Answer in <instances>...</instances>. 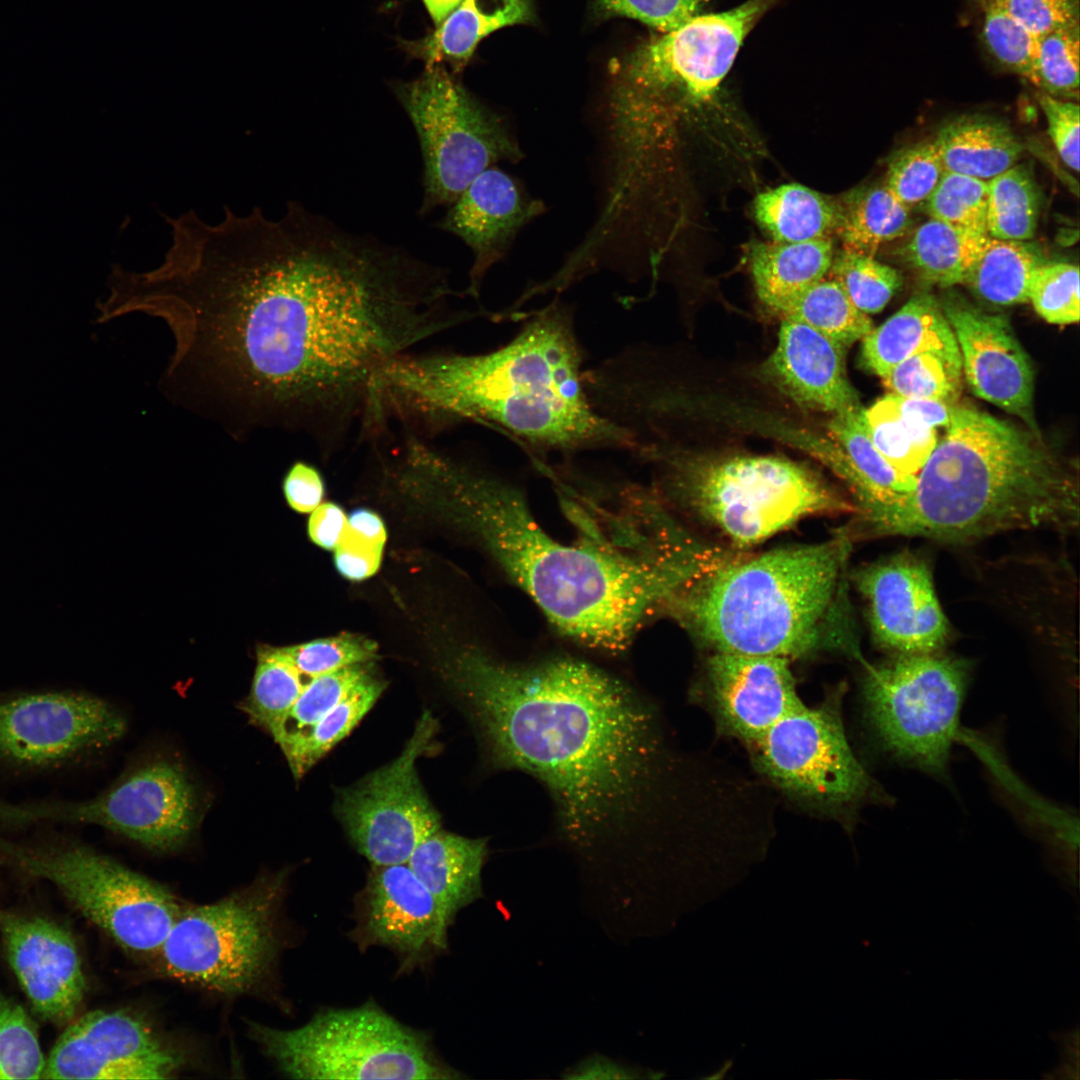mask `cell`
Listing matches in <instances>:
<instances>
[{"label":"cell","mask_w":1080,"mask_h":1080,"mask_svg":"<svg viewBox=\"0 0 1080 1080\" xmlns=\"http://www.w3.org/2000/svg\"><path fill=\"white\" fill-rule=\"evenodd\" d=\"M348 936L361 952L391 951L397 975L424 970L448 949V931L435 899L407 863L371 865L354 897Z\"/></svg>","instance_id":"obj_18"},{"label":"cell","mask_w":1080,"mask_h":1080,"mask_svg":"<svg viewBox=\"0 0 1080 1080\" xmlns=\"http://www.w3.org/2000/svg\"><path fill=\"white\" fill-rule=\"evenodd\" d=\"M419 138L424 171L420 214L450 206L495 163L522 152L508 129L439 68L396 88Z\"/></svg>","instance_id":"obj_13"},{"label":"cell","mask_w":1080,"mask_h":1080,"mask_svg":"<svg viewBox=\"0 0 1080 1080\" xmlns=\"http://www.w3.org/2000/svg\"><path fill=\"white\" fill-rule=\"evenodd\" d=\"M436 482L467 513L504 570L561 632L583 645L623 651L649 608L674 585L672 571L558 542L532 517L512 486L477 474L445 455Z\"/></svg>","instance_id":"obj_5"},{"label":"cell","mask_w":1080,"mask_h":1080,"mask_svg":"<svg viewBox=\"0 0 1080 1080\" xmlns=\"http://www.w3.org/2000/svg\"><path fill=\"white\" fill-rule=\"evenodd\" d=\"M1079 25L1037 39L1033 84L1064 100L1079 95Z\"/></svg>","instance_id":"obj_47"},{"label":"cell","mask_w":1080,"mask_h":1080,"mask_svg":"<svg viewBox=\"0 0 1080 1080\" xmlns=\"http://www.w3.org/2000/svg\"><path fill=\"white\" fill-rule=\"evenodd\" d=\"M1079 522L1073 469L1034 435L973 407L953 408L949 426L907 499L862 532L961 542Z\"/></svg>","instance_id":"obj_4"},{"label":"cell","mask_w":1080,"mask_h":1080,"mask_svg":"<svg viewBox=\"0 0 1080 1080\" xmlns=\"http://www.w3.org/2000/svg\"><path fill=\"white\" fill-rule=\"evenodd\" d=\"M846 347L814 328L783 319L765 365L770 380L798 405L832 415L859 406L845 366Z\"/></svg>","instance_id":"obj_25"},{"label":"cell","mask_w":1080,"mask_h":1080,"mask_svg":"<svg viewBox=\"0 0 1080 1080\" xmlns=\"http://www.w3.org/2000/svg\"><path fill=\"white\" fill-rule=\"evenodd\" d=\"M946 289L939 303L970 389L1035 430L1033 368L1008 319L980 309L952 287Z\"/></svg>","instance_id":"obj_21"},{"label":"cell","mask_w":1080,"mask_h":1080,"mask_svg":"<svg viewBox=\"0 0 1080 1080\" xmlns=\"http://www.w3.org/2000/svg\"><path fill=\"white\" fill-rule=\"evenodd\" d=\"M951 413L948 403L892 393L862 408L872 443L896 471L907 477H917L938 443V428L948 427Z\"/></svg>","instance_id":"obj_27"},{"label":"cell","mask_w":1080,"mask_h":1080,"mask_svg":"<svg viewBox=\"0 0 1080 1080\" xmlns=\"http://www.w3.org/2000/svg\"><path fill=\"white\" fill-rule=\"evenodd\" d=\"M485 838H469L441 828L422 840L407 861L435 899L450 927L459 912L483 896Z\"/></svg>","instance_id":"obj_28"},{"label":"cell","mask_w":1080,"mask_h":1080,"mask_svg":"<svg viewBox=\"0 0 1080 1080\" xmlns=\"http://www.w3.org/2000/svg\"><path fill=\"white\" fill-rule=\"evenodd\" d=\"M931 348L958 345L939 300L921 292L863 338L862 362L882 378L909 356Z\"/></svg>","instance_id":"obj_29"},{"label":"cell","mask_w":1080,"mask_h":1080,"mask_svg":"<svg viewBox=\"0 0 1080 1080\" xmlns=\"http://www.w3.org/2000/svg\"><path fill=\"white\" fill-rule=\"evenodd\" d=\"M865 667L864 709L881 747L898 762L947 778L969 664L932 653L895 655Z\"/></svg>","instance_id":"obj_12"},{"label":"cell","mask_w":1080,"mask_h":1080,"mask_svg":"<svg viewBox=\"0 0 1080 1080\" xmlns=\"http://www.w3.org/2000/svg\"><path fill=\"white\" fill-rule=\"evenodd\" d=\"M987 180L945 171L924 204L931 218L978 234H987Z\"/></svg>","instance_id":"obj_46"},{"label":"cell","mask_w":1080,"mask_h":1080,"mask_svg":"<svg viewBox=\"0 0 1080 1080\" xmlns=\"http://www.w3.org/2000/svg\"><path fill=\"white\" fill-rule=\"evenodd\" d=\"M961 377L959 348H931L909 356L881 379L892 394L953 405L961 391Z\"/></svg>","instance_id":"obj_41"},{"label":"cell","mask_w":1080,"mask_h":1080,"mask_svg":"<svg viewBox=\"0 0 1080 1080\" xmlns=\"http://www.w3.org/2000/svg\"><path fill=\"white\" fill-rule=\"evenodd\" d=\"M347 528V517L343 510L334 503H323L316 507L308 522V533L318 546L332 550L343 538Z\"/></svg>","instance_id":"obj_57"},{"label":"cell","mask_w":1080,"mask_h":1080,"mask_svg":"<svg viewBox=\"0 0 1080 1080\" xmlns=\"http://www.w3.org/2000/svg\"><path fill=\"white\" fill-rule=\"evenodd\" d=\"M657 1077L653 1071L592 1054L567 1068L562 1078L571 1080H624Z\"/></svg>","instance_id":"obj_56"},{"label":"cell","mask_w":1080,"mask_h":1080,"mask_svg":"<svg viewBox=\"0 0 1080 1080\" xmlns=\"http://www.w3.org/2000/svg\"><path fill=\"white\" fill-rule=\"evenodd\" d=\"M45 1062L34 1022L0 989V1079L42 1078Z\"/></svg>","instance_id":"obj_44"},{"label":"cell","mask_w":1080,"mask_h":1080,"mask_svg":"<svg viewBox=\"0 0 1080 1080\" xmlns=\"http://www.w3.org/2000/svg\"><path fill=\"white\" fill-rule=\"evenodd\" d=\"M789 663L784 657L712 652L706 671L720 727L753 746L803 706Z\"/></svg>","instance_id":"obj_23"},{"label":"cell","mask_w":1080,"mask_h":1080,"mask_svg":"<svg viewBox=\"0 0 1080 1080\" xmlns=\"http://www.w3.org/2000/svg\"><path fill=\"white\" fill-rule=\"evenodd\" d=\"M530 17L528 0H463L437 26L429 42L430 60L465 61L483 38Z\"/></svg>","instance_id":"obj_36"},{"label":"cell","mask_w":1080,"mask_h":1080,"mask_svg":"<svg viewBox=\"0 0 1080 1080\" xmlns=\"http://www.w3.org/2000/svg\"><path fill=\"white\" fill-rule=\"evenodd\" d=\"M945 171L934 140H924L891 156L884 184L899 203L911 210L924 206Z\"/></svg>","instance_id":"obj_45"},{"label":"cell","mask_w":1080,"mask_h":1080,"mask_svg":"<svg viewBox=\"0 0 1080 1080\" xmlns=\"http://www.w3.org/2000/svg\"><path fill=\"white\" fill-rule=\"evenodd\" d=\"M1029 301L1044 320L1052 324L1079 321V268L1067 262L1040 264L1032 277Z\"/></svg>","instance_id":"obj_49"},{"label":"cell","mask_w":1080,"mask_h":1080,"mask_svg":"<svg viewBox=\"0 0 1080 1080\" xmlns=\"http://www.w3.org/2000/svg\"><path fill=\"white\" fill-rule=\"evenodd\" d=\"M934 142L946 171L987 181L1015 165L1023 152L1005 122L983 114L946 122Z\"/></svg>","instance_id":"obj_31"},{"label":"cell","mask_w":1080,"mask_h":1080,"mask_svg":"<svg viewBox=\"0 0 1080 1080\" xmlns=\"http://www.w3.org/2000/svg\"><path fill=\"white\" fill-rule=\"evenodd\" d=\"M988 237L930 217L900 247L899 257L923 281L951 288L963 283Z\"/></svg>","instance_id":"obj_33"},{"label":"cell","mask_w":1080,"mask_h":1080,"mask_svg":"<svg viewBox=\"0 0 1080 1080\" xmlns=\"http://www.w3.org/2000/svg\"><path fill=\"white\" fill-rule=\"evenodd\" d=\"M610 15L635 19L659 31H670L699 14L703 0H596Z\"/></svg>","instance_id":"obj_51"},{"label":"cell","mask_w":1080,"mask_h":1080,"mask_svg":"<svg viewBox=\"0 0 1080 1080\" xmlns=\"http://www.w3.org/2000/svg\"><path fill=\"white\" fill-rule=\"evenodd\" d=\"M837 201L836 235L847 251L874 257L882 245L902 237L911 225L910 210L885 184L855 188Z\"/></svg>","instance_id":"obj_35"},{"label":"cell","mask_w":1080,"mask_h":1080,"mask_svg":"<svg viewBox=\"0 0 1080 1080\" xmlns=\"http://www.w3.org/2000/svg\"><path fill=\"white\" fill-rule=\"evenodd\" d=\"M758 225L776 242L832 239L839 224V204L819 192L790 183L759 193L753 201Z\"/></svg>","instance_id":"obj_32"},{"label":"cell","mask_w":1080,"mask_h":1080,"mask_svg":"<svg viewBox=\"0 0 1080 1080\" xmlns=\"http://www.w3.org/2000/svg\"><path fill=\"white\" fill-rule=\"evenodd\" d=\"M372 662L350 665L312 678L272 736L280 747L334 708L372 670Z\"/></svg>","instance_id":"obj_42"},{"label":"cell","mask_w":1080,"mask_h":1080,"mask_svg":"<svg viewBox=\"0 0 1080 1080\" xmlns=\"http://www.w3.org/2000/svg\"><path fill=\"white\" fill-rule=\"evenodd\" d=\"M347 528L360 537L384 547L386 530L380 517L372 511L366 509L353 511L347 518Z\"/></svg>","instance_id":"obj_58"},{"label":"cell","mask_w":1080,"mask_h":1080,"mask_svg":"<svg viewBox=\"0 0 1080 1080\" xmlns=\"http://www.w3.org/2000/svg\"><path fill=\"white\" fill-rule=\"evenodd\" d=\"M988 236L1027 241L1034 237L1040 214V189L1029 164H1015L988 180Z\"/></svg>","instance_id":"obj_38"},{"label":"cell","mask_w":1080,"mask_h":1080,"mask_svg":"<svg viewBox=\"0 0 1080 1080\" xmlns=\"http://www.w3.org/2000/svg\"><path fill=\"white\" fill-rule=\"evenodd\" d=\"M324 481L311 464L297 461L283 479V492L289 506L300 513L312 512L324 496Z\"/></svg>","instance_id":"obj_55"},{"label":"cell","mask_w":1080,"mask_h":1080,"mask_svg":"<svg viewBox=\"0 0 1080 1080\" xmlns=\"http://www.w3.org/2000/svg\"><path fill=\"white\" fill-rule=\"evenodd\" d=\"M384 689L385 683L371 671L319 721L280 747L295 778L348 736Z\"/></svg>","instance_id":"obj_37"},{"label":"cell","mask_w":1080,"mask_h":1080,"mask_svg":"<svg viewBox=\"0 0 1080 1080\" xmlns=\"http://www.w3.org/2000/svg\"><path fill=\"white\" fill-rule=\"evenodd\" d=\"M455 295L443 269L289 202L244 227L220 338L276 428L334 434L368 419L389 364L464 319L448 310Z\"/></svg>","instance_id":"obj_1"},{"label":"cell","mask_w":1080,"mask_h":1080,"mask_svg":"<svg viewBox=\"0 0 1080 1080\" xmlns=\"http://www.w3.org/2000/svg\"><path fill=\"white\" fill-rule=\"evenodd\" d=\"M312 678L301 674L281 648L262 647L248 697L241 710L272 736Z\"/></svg>","instance_id":"obj_39"},{"label":"cell","mask_w":1080,"mask_h":1080,"mask_svg":"<svg viewBox=\"0 0 1080 1080\" xmlns=\"http://www.w3.org/2000/svg\"><path fill=\"white\" fill-rule=\"evenodd\" d=\"M543 210L542 202L530 198L496 167L472 181L437 225L460 237L474 254L465 294L478 297L487 271L504 256L520 228Z\"/></svg>","instance_id":"obj_24"},{"label":"cell","mask_w":1080,"mask_h":1080,"mask_svg":"<svg viewBox=\"0 0 1080 1080\" xmlns=\"http://www.w3.org/2000/svg\"><path fill=\"white\" fill-rule=\"evenodd\" d=\"M581 360L568 313L551 307L495 351L400 357L376 381V408L492 424L538 448L635 450L631 433L593 404Z\"/></svg>","instance_id":"obj_3"},{"label":"cell","mask_w":1080,"mask_h":1080,"mask_svg":"<svg viewBox=\"0 0 1080 1080\" xmlns=\"http://www.w3.org/2000/svg\"><path fill=\"white\" fill-rule=\"evenodd\" d=\"M671 464L683 505L735 548L755 546L811 515L857 511L818 473L784 457L735 455Z\"/></svg>","instance_id":"obj_8"},{"label":"cell","mask_w":1080,"mask_h":1080,"mask_svg":"<svg viewBox=\"0 0 1080 1080\" xmlns=\"http://www.w3.org/2000/svg\"><path fill=\"white\" fill-rule=\"evenodd\" d=\"M851 536L732 557L663 604L712 652L790 660L831 644L861 659L845 593Z\"/></svg>","instance_id":"obj_6"},{"label":"cell","mask_w":1080,"mask_h":1080,"mask_svg":"<svg viewBox=\"0 0 1080 1080\" xmlns=\"http://www.w3.org/2000/svg\"><path fill=\"white\" fill-rule=\"evenodd\" d=\"M1038 101L1046 117L1048 134L1062 161L1079 171V105L1041 93Z\"/></svg>","instance_id":"obj_53"},{"label":"cell","mask_w":1080,"mask_h":1080,"mask_svg":"<svg viewBox=\"0 0 1080 1080\" xmlns=\"http://www.w3.org/2000/svg\"><path fill=\"white\" fill-rule=\"evenodd\" d=\"M974 1L980 6V8H982V10H984V9L990 7V6L1000 5L1004 0H974Z\"/></svg>","instance_id":"obj_60"},{"label":"cell","mask_w":1080,"mask_h":1080,"mask_svg":"<svg viewBox=\"0 0 1080 1080\" xmlns=\"http://www.w3.org/2000/svg\"><path fill=\"white\" fill-rule=\"evenodd\" d=\"M981 40L987 52L1006 70L1034 82L1037 39L1001 5L983 10Z\"/></svg>","instance_id":"obj_48"},{"label":"cell","mask_w":1080,"mask_h":1080,"mask_svg":"<svg viewBox=\"0 0 1080 1080\" xmlns=\"http://www.w3.org/2000/svg\"><path fill=\"white\" fill-rule=\"evenodd\" d=\"M285 877L277 874L214 903L185 907L160 952L166 973L240 994L271 970L280 949Z\"/></svg>","instance_id":"obj_11"},{"label":"cell","mask_w":1080,"mask_h":1080,"mask_svg":"<svg viewBox=\"0 0 1080 1080\" xmlns=\"http://www.w3.org/2000/svg\"><path fill=\"white\" fill-rule=\"evenodd\" d=\"M486 761L546 792L554 837L581 874L608 886L652 881L696 832L692 762L657 706L573 656L508 661L477 648L446 664Z\"/></svg>","instance_id":"obj_2"},{"label":"cell","mask_w":1080,"mask_h":1080,"mask_svg":"<svg viewBox=\"0 0 1080 1080\" xmlns=\"http://www.w3.org/2000/svg\"><path fill=\"white\" fill-rule=\"evenodd\" d=\"M1044 261L1039 247L1028 240L989 236L962 284L991 305L1026 303L1034 272Z\"/></svg>","instance_id":"obj_34"},{"label":"cell","mask_w":1080,"mask_h":1080,"mask_svg":"<svg viewBox=\"0 0 1080 1080\" xmlns=\"http://www.w3.org/2000/svg\"><path fill=\"white\" fill-rule=\"evenodd\" d=\"M832 416L829 430L840 446L836 469L856 498L858 527L863 528L903 503L914 490L916 477L901 475L879 453L868 435L862 408Z\"/></svg>","instance_id":"obj_26"},{"label":"cell","mask_w":1080,"mask_h":1080,"mask_svg":"<svg viewBox=\"0 0 1080 1080\" xmlns=\"http://www.w3.org/2000/svg\"><path fill=\"white\" fill-rule=\"evenodd\" d=\"M0 863L50 882L137 954H159L184 908L165 887L80 844H23L0 836Z\"/></svg>","instance_id":"obj_10"},{"label":"cell","mask_w":1080,"mask_h":1080,"mask_svg":"<svg viewBox=\"0 0 1080 1080\" xmlns=\"http://www.w3.org/2000/svg\"><path fill=\"white\" fill-rule=\"evenodd\" d=\"M126 725L105 701L74 692L0 697V759L42 768L119 739Z\"/></svg>","instance_id":"obj_17"},{"label":"cell","mask_w":1080,"mask_h":1080,"mask_svg":"<svg viewBox=\"0 0 1080 1080\" xmlns=\"http://www.w3.org/2000/svg\"><path fill=\"white\" fill-rule=\"evenodd\" d=\"M252 1033L293 1079L465 1078L439 1056L429 1033L400 1022L372 1000L321 1009L293 1029L254 1024Z\"/></svg>","instance_id":"obj_9"},{"label":"cell","mask_w":1080,"mask_h":1080,"mask_svg":"<svg viewBox=\"0 0 1080 1080\" xmlns=\"http://www.w3.org/2000/svg\"><path fill=\"white\" fill-rule=\"evenodd\" d=\"M770 2L748 0L724 12L697 14L639 47L613 88L610 130L629 139L670 134L676 102L712 98Z\"/></svg>","instance_id":"obj_7"},{"label":"cell","mask_w":1080,"mask_h":1080,"mask_svg":"<svg viewBox=\"0 0 1080 1080\" xmlns=\"http://www.w3.org/2000/svg\"><path fill=\"white\" fill-rule=\"evenodd\" d=\"M383 546L376 545L348 528L335 548V566L339 573L350 580L366 579L378 570Z\"/></svg>","instance_id":"obj_54"},{"label":"cell","mask_w":1080,"mask_h":1080,"mask_svg":"<svg viewBox=\"0 0 1080 1080\" xmlns=\"http://www.w3.org/2000/svg\"><path fill=\"white\" fill-rule=\"evenodd\" d=\"M194 787L176 763H146L94 799L14 804L0 800V822L27 826L47 822L108 828L151 850L183 846L197 823Z\"/></svg>","instance_id":"obj_15"},{"label":"cell","mask_w":1080,"mask_h":1080,"mask_svg":"<svg viewBox=\"0 0 1080 1080\" xmlns=\"http://www.w3.org/2000/svg\"><path fill=\"white\" fill-rule=\"evenodd\" d=\"M1000 5L1036 37L1079 25V0H1004Z\"/></svg>","instance_id":"obj_52"},{"label":"cell","mask_w":1080,"mask_h":1080,"mask_svg":"<svg viewBox=\"0 0 1080 1080\" xmlns=\"http://www.w3.org/2000/svg\"><path fill=\"white\" fill-rule=\"evenodd\" d=\"M781 315L802 322L845 347L872 330L868 314L859 310L830 278L805 290Z\"/></svg>","instance_id":"obj_40"},{"label":"cell","mask_w":1080,"mask_h":1080,"mask_svg":"<svg viewBox=\"0 0 1080 1080\" xmlns=\"http://www.w3.org/2000/svg\"><path fill=\"white\" fill-rule=\"evenodd\" d=\"M750 266L759 299L782 314L805 290L824 279L833 257L832 239L757 242Z\"/></svg>","instance_id":"obj_30"},{"label":"cell","mask_w":1080,"mask_h":1080,"mask_svg":"<svg viewBox=\"0 0 1080 1080\" xmlns=\"http://www.w3.org/2000/svg\"><path fill=\"white\" fill-rule=\"evenodd\" d=\"M437 722L426 711L401 754L340 792L336 813L353 846L371 865L407 863L417 845L441 828V817L417 774Z\"/></svg>","instance_id":"obj_16"},{"label":"cell","mask_w":1080,"mask_h":1080,"mask_svg":"<svg viewBox=\"0 0 1080 1080\" xmlns=\"http://www.w3.org/2000/svg\"><path fill=\"white\" fill-rule=\"evenodd\" d=\"M828 274L865 314L880 312L903 283L899 270L873 256L844 249L834 254Z\"/></svg>","instance_id":"obj_43"},{"label":"cell","mask_w":1080,"mask_h":1080,"mask_svg":"<svg viewBox=\"0 0 1080 1080\" xmlns=\"http://www.w3.org/2000/svg\"><path fill=\"white\" fill-rule=\"evenodd\" d=\"M840 695L805 705L774 724L753 746L760 771L786 793L811 804L854 810L893 799L858 761L847 740Z\"/></svg>","instance_id":"obj_14"},{"label":"cell","mask_w":1080,"mask_h":1080,"mask_svg":"<svg viewBox=\"0 0 1080 1080\" xmlns=\"http://www.w3.org/2000/svg\"><path fill=\"white\" fill-rule=\"evenodd\" d=\"M0 935L34 1012L52 1024H69L86 993L81 958L69 931L54 921L0 908Z\"/></svg>","instance_id":"obj_22"},{"label":"cell","mask_w":1080,"mask_h":1080,"mask_svg":"<svg viewBox=\"0 0 1080 1080\" xmlns=\"http://www.w3.org/2000/svg\"><path fill=\"white\" fill-rule=\"evenodd\" d=\"M463 0H423L427 11L438 26Z\"/></svg>","instance_id":"obj_59"},{"label":"cell","mask_w":1080,"mask_h":1080,"mask_svg":"<svg viewBox=\"0 0 1080 1080\" xmlns=\"http://www.w3.org/2000/svg\"><path fill=\"white\" fill-rule=\"evenodd\" d=\"M854 582L876 644L895 655L938 653L949 623L926 560L901 552L860 568Z\"/></svg>","instance_id":"obj_20"},{"label":"cell","mask_w":1080,"mask_h":1080,"mask_svg":"<svg viewBox=\"0 0 1080 1080\" xmlns=\"http://www.w3.org/2000/svg\"><path fill=\"white\" fill-rule=\"evenodd\" d=\"M282 650L298 671L308 678L350 665L372 662L377 657L375 642L352 634L316 639L282 647Z\"/></svg>","instance_id":"obj_50"},{"label":"cell","mask_w":1080,"mask_h":1080,"mask_svg":"<svg viewBox=\"0 0 1080 1080\" xmlns=\"http://www.w3.org/2000/svg\"><path fill=\"white\" fill-rule=\"evenodd\" d=\"M182 1055L142 1019L124 1011H91L73 1019L45 1062L43 1079H166Z\"/></svg>","instance_id":"obj_19"}]
</instances>
